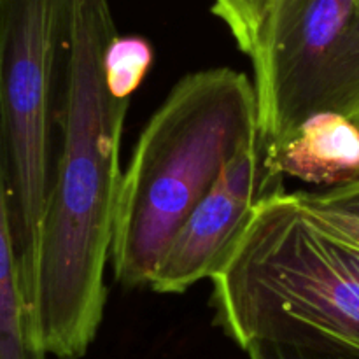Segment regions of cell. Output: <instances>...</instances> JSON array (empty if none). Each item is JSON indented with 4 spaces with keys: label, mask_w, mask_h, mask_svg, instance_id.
<instances>
[{
    "label": "cell",
    "mask_w": 359,
    "mask_h": 359,
    "mask_svg": "<svg viewBox=\"0 0 359 359\" xmlns=\"http://www.w3.org/2000/svg\"><path fill=\"white\" fill-rule=\"evenodd\" d=\"M242 351L249 359H359V349L344 346H293L258 340Z\"/></svg>",
    "instance_id": "obj_12"
},
{
    "label": "cell",
    "mask_w": 359,
    "mask_h": 359,
    "mask_svg": "<svg viewBox=\"0 0 359 359\" xmlns=\"http://www.w3.org/2000/svg\"><path fill=\"white\" fill-rule=\"evenodd\" d=\"M249 60L272 154L321 112L359 125V0H277Z\"/></svg>",
    "instance_id": "obj_5"
},
{
    "label": "cell",
    "mask_w": 359,
    "mask_h": 359,
    "mask_svg": "<svg viewBox=\"0 0 359 359\" xmlns=\"http://www.w3.org/2000/svg\"><path fill=\"white\" fill-rule=\"evenodd\" d=\"M293 198L297 200L300 210L305 214L309 223L316 230H319L332 241L359 252V216L346 212V210L333 209V207H323L304 202V200L297 198L294 195Z\"/></svg>",
    "instance_id": "obj_11"
},
{
    "label": "cell",
    "mask_w": 359,
    "mask_h": 359,
    "mask_svg": "<svg viewBox=\"0 0 359 359\" xmlns=\"http://www.w3.org/2000/svg\"><path fill=\"white\" fill-rule=\"evenodd\" d=\"M259 140L255 83L231 67L186 74L151 114L123 170L111 269L149 287L165 249L228 161Z\"/></svg>",
    "instance_id": "obj_2"
},
{
    "label": "cell",
    "mask_w": 359,
    "mask_h": 359,
    "mask_svg": "<svg viewBox=\"0 0 359 359\" xmlns=\"http://www.w3.org/2000/svg\"><path fill=\"white\" fill-rule=\"evenodd\" d=\"M210 280L216 325L241 349H359V252L316 230L286 189L256 205Z\"/></svg>",
    "instance_id": "obj_3"
},
{
    "label": "cell",
    "mask_w": 359,
    "mask_h": 359,
    "mask_svg": "<svg viewBox=\"0 0 359 359\" xmlns=\"http://www.w3.org/2000/svg\"><path fill=\"white\" fill-rule=\"evenodd\" d=\"M154 63V48L142 35H116L104 55V81L109 93L132 100Z\"/></svg>",
    "instance_id": "obj_9"
},
{
    "label": "cell",
    "mask_w": 359,
    "mask_h": 359,
    "mask_svg": "<svg viewBox=\"0 0 359 359\" xmlns=\"http://www.w3.org/2000/svg\"><path fill=\"white\" fill-rule=\"evenodd\" d=\"M74 0H0V132L25 300L60 137Z\"/></svg>",
    "instance_id": "obj_4"
},
{
    "label": "cell",
    "mask_w": 359,
    "mask_h": 359,
    "mask_svg": "<svg viewBox=\"0 0 359 359\" xmlns=\"http://www.w3.org/2000/svg\"><path fill=\"white\" fill-rule=\"evenodd\" d=\"M116 35L109 0H74L58 153L28 294L32 339L44 358L81 359L104 321L130 107L104 81Z\"/></svg>",
    "instance_id": "obj_1"
},
{
    "label": "cell",
    "mask_w": 359,
    "mask_h": 359,
    "mask_svg": "<svg viewBox=\"0 0 359 359\" xmlns=\"http://www.w3.org/2000/svg\"><path fill=\"white\" fill-rule=\"evenodd\" d=\"M297 198L304 202L316 203L323 207H333V209L346 210V212L359 216V175L353 181L340 184L332 189H323V191H293Z\"/></svg>",
    "instance_id": "obj_13"
},
{
    "label": "cell",
    "mask_w": 359,
    "mask_h": 359,
    "mask_svg": "<svg viewBox=\"0 0 359 359\" xmlns=\"http://www.w3.org/2000/svg\"><path fill=\"white\" fill-rule=\"evenodd\" d=\"M283 179L273 154L259 140L228 161L212 189L167 245L149 290L181 294L210 279L245 230L256 205L284 191Z\"/></svg>",
    "instance_id": "obj_6"
},
{
    "label": "cell",
    "mask_w": 359,
    "mask_h": 359,
    "mask_svg": "<svg viewBox=\"0 0 359 359\" xmlns=\"http://www.w3.org/2000/svg\"><path fill=\"white\" fill-rule=\"evenodd\" d=\"M283 175L332 189L359 175V125L337 112H321L302 123L290 142L273 154Z\"/></svg>",
    "instance_id": "obj_7"
},
{
    "label": "cell",
    "mask_w": 359,
    "mask_h": 359,
    "mask_svg": "<svg viewBox=\"0 0 359 359\" xmlns=\"http://www.w3.org/2000/svg\"><path fill=\"white\" fill-rule=\"evenodd\" d=\"M276 4L277 0H212L210 11L226 25L238 49L251 58Z\"/></svg>",
    "instance_id": "obj_10"
},
{
    "label": "cell",
    "mask_w": 359,
    "mask_h": 359,
    "mask_svg": "<svg viewBox=\"0 0 359 359\" xmlns=\"http://www.w3.org/2000/svg\"><path fill=\"white\" fill-rule=\"evenodd\" d=\"M0 359H48L32 339L0 132Z\"/></svg>",
    "instance_id": "obj_8"
}]
</instances>
